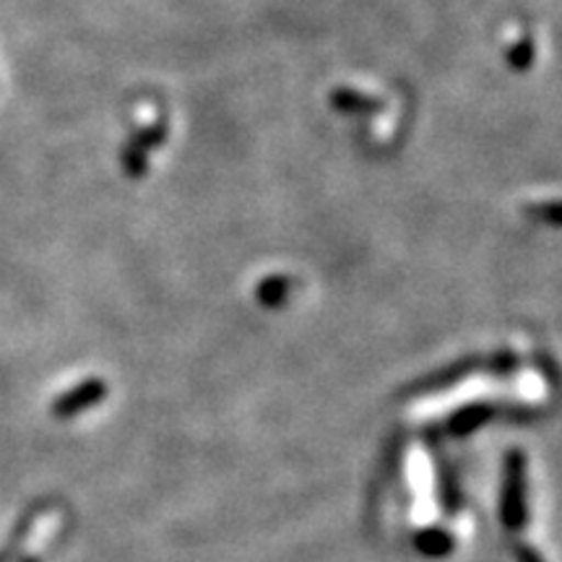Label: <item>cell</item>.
I'll use <instances>...</instances> for the list:
<instances>
[{
	"label": "cell",
	"instance_id": "1",
	"mask_svg": "<svg viewBox=\"0 0 562 562\" xmlns=\"http://www.w3.org/2000/svg\"><path fill=\"white\" fill-rule=\"evenodd\" d=\"M529 518L526 510V459L521 451H510L505 459L503 524L508 531H521Z\"/></svg>",
	"mask_w": 562,
	"mask_h": 562
},
{
	"label": "cell",
	"instance_id": "2",
	"mask_svg": "<svg viewBox=\"0 0 562 562\" xmlns=\"http://www.w3.org/2000/svg\"><path fill=\"white\" fill-rule=\"evenodd\" d=\"M513 368H516V357H492V360H467V362L451 364V368L442 370V372H435V375L427 378V381L414 383L412 389H406V393H427V391H435V389H446V385H451L456 381H461V378L472 375L474 370L510 372Z\"/></svg>",
	"mask_w": 562,
	"mask_h": 562
},
{
	"label": "cell",
	"instance_id": "3",
	"mask_svg": "<svg viewBox=\"0 0 562 562\" xmlns=\"http://www.w3.org/2000/svg\"><path fill=\"white\" fill-rule=\"evenodd\" d=\"M104 396H108V385L97 381V378H91V381L76 385V389H70L68 393L58 396V402L53 404V414L58 419H70L79 412H87L94 404H100Z\"/></svg>",
	"mask_w": 562,
	"mask_h": 562
},
{
	"label": "cell",
	"instance_id": "4",
	"mask_svg": "<svg viewBox=\"0 0 562 562\" xmlns=\"http://www.w3.org/2000/svg\"><path fill=\"white\" fill-rule=\"evenodd\" d=\"M505 406H492V404H472L467 406V409L456 412L451 419H448L446 430L456 435V438H463V435L480 430L482 425H487L497 417V414H503Z\"/></svg>",
	"mask_w": 562,
	"mask_h": 562
},
{
	"label": "cell",
	"instance_id": "5",
	"mask_svg": "<svg viewBox=\"0 0 562 562\" xmlns=\"http://www.w3.org/2000/svg\"><path fill=\"white\" fill-rule=\"evenodd\" d=\"M414 544H417V550L425 554V558H446V554L453 550V537L448 531L427 529L414 539Z\"/></svg>",
	"mask_w": 562,
	"mask_h": 562
},
{
	"label": "cell",
	"instance_id": "6",
	"mask_svg": "<svg viewBox=\"0 0 562 562\" xmlns=\"http://www.w3.org/2000/svg\"><path fill=\"white\" fill-rule=\"evenodd\" d=\"M513 552H516L518 562H544L537 552L531 550V547H526V544H516V550H513Z\"/></svg>",
	"mask_w": 562,
	"mask_h": 562
}]
</instances>
